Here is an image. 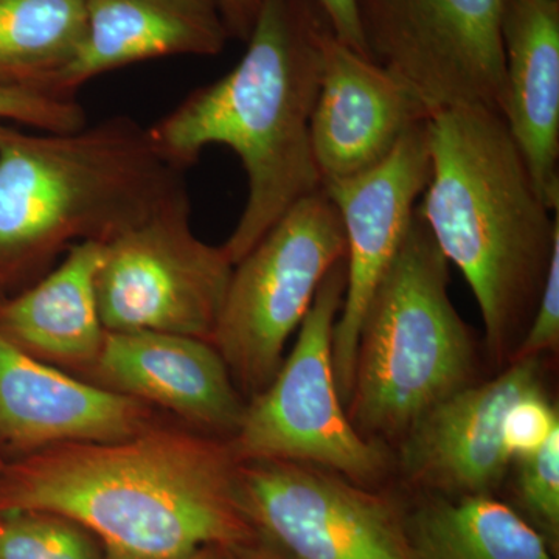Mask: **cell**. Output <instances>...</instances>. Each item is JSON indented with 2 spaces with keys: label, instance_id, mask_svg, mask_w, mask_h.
<instances>
[{
  "label": "cell",
  "instance_id": "6da1fadb",
  "mask_svg": "<svg viewBox=\"0 0 559 559\" xmlns=\"http://www.w3.org/2000/svg\"><path fill=\"white\" fill-rule=\"evenodd\" d=\"M14 511L75 522L100 540L106 559H180L260 536L229 441L159 426L39 450L0 489V513Z\"/></svg>",
  "mask_w": 559,
  "mask_h": 559
},
{
  "label": "cell",
  "instance_id": "7a4b0ae2",
  "mask_svg": "<svg viewBox=\"0 0 559 559\" xmlns=\"http://www.w3.org/2000/svg\"><path fill=\"white\" fill-rule=\"evenodd\" d=\"M329 31L318 0H261L240 62L148 127L165 159L182 171L210 145L237 154L248 201L224 245L234 266L294 204L322 189L311 117Z\"/></svg>",
  "mask_w": 559,
  "mask_h": 559
},
{
  "label": "cell",
  "instance_id": "3957f363",
  "mask_svg": "<svg viewBox=\"0 0 559 559\" xmlns=\"http://www.w3.org/2000/svg\"><path fill=\"white\" fill-rule=\"evenodd\" d=\"M428 139L430 175L417 212L476 297L489 359L506 367L538 307L559 209L540 200L496 110L441 109L429 117Z\"/></svg>",
  "mask_w": 559,
  "mask_h": 559
},
{
  "label": "cell",
  "instance_id": "277c9868",
  "mask_svg": "<svg viewBox=\"0 0 559 559\" xmlns=\"http://www.w3.org/2000/svg\"><path fill=\"white\" fill-rule=\"evenodd\" d=\"M186 189L131 117L38 134L0 121V280L32 274L76 242L105 245Z\"/></svg>",
  "mask_w": 559,
  "mask_h": 559
},
{
  "label": "cell",
  "instance_id": "5b68a950",
  "mask_svg": "<svg viewBox=\"0 0 559 559\" xmlns=\"http://www.w3.org/2000/svg\"><path fill=\"white\" fill-rule=\"evenodd\" d=\"M450 261L417 210L360 323L349 421L389 448L426 412L477 382L476 345L450 299Z\"/></svg>",
  "mask_w": 559,
  "mask_h": 559
},
{
  "label": "cell",
  "instance_id": "8992f818",
  "mask_svg": "<svg viewBox=\"0 0 559 559\" xmlns=\"http://www.w3.org/2000/svg\"><path fill=\"white\" fill-rule=\"evenodd\" d=\"M345 293V260L323 280L296 344L274 380L246 403L229 439L238 462L286 460L340 473L381 489L395 468L389 448L349 421L333 364V330Z\"/></svg>",
  "mask_w": 559,
  "mask_h": 559
},
{
  "label": "cell",
  "instance_id": "52a82bcc",
  "mask_svg": "<svg viewBox=\"0 0 559 559\" xmlns=\"http://www.w3.org/2000/svg\"><path fill=\"white\" fill-rule=\"evenodd\" d=\"M345 255L340 212L320 189L294 204L235 264L210 342L238 390L253 399L271 384L289 337Z\"/></svg>",
  "mask_w": 559,
  "mask_h": 559
},
{
  "label": "cell",
  "instance_id": "ba28073f",
  "mask_svg": "<svg viewBox=\"0 0 559 559\" xmlns=\"http://www.w3.org/2000/svg\"><path fill=\"white\" fill-rule=\"evenodd\" d=\"M103 248L97 296L106 331L212 340L234 263L224 246L194 234L187 189Z\"/></svg>",
  "mask_w": 559,
  "mask_h": 559
},
{
  "label": "cell",
  "instance_id": "9c48e42d",
  "mask_svg": "<svg viewBox=\"0 0 559 559\" xmlns=\"http://www.w3.org/2000/svg\"><path fill=\"white\" fill-rule=\"evenodd\" d=\"M506 0H356L367 53L430 116L481 106L502 116Z\"/></svg>",
  "mask_w": 559,
  "mask_h": 559
},
{
  "label": "cell",
  "instance_id": "30bf717a",
  "mask_svg": "<svg viewBox=\"0 0 559 559\" xmlns=\"http://www.w3.org/2000/svg\"><path fill=\"white\" fill-rule=\"evenodd\" d=\"M250 520L293 559H411L404 498L310 463H240Z\"/></svg>",
  "mask_w": 559,
  "mask_h": 559
},
{
  "label": "cell",
  "instance_id": "8fae6325",
  "mask_svg": "<svg viewBox=\"0 0 559 559\" xmlns=\"http://www.w3.org/2000/svg\"><path fill=\"white\" fill-rule=\"evenodd\" d=\"M429 175L425 121L407 132L370 170L322 186L340 212L347 242L344 300L333 330L334 373L345 409L352 393L360 323L378 283L403 245Z\"/></svg>",
  "mask_w": 559,
  "mask_h": 559
},
{
  "label": "cell",
  "instance_id": "7c38bea8",
  "mask_svg": "<svg viewBox=\"0 0 559 559\" xmlns=\"http://www.w3.org/2000/svg\"><path fill=\"white\" fill-rule=\"evenodd\" d=\"M544 388L543 358L511 360L426 412L399 441L393 465L415 495L498 496L513 459L503 421L522 396Z\"/></svg>",
  "mask_w": 559,
  "mask_h": 559
},
{
  "label": "cell",
  "instance_id": "4fadbf2b",
  "mask_svg": "<svg viewBox=\"0 0 559 559\" xmlns=\"http://www.w3.org/2000/svg\"><path fill=\"white\" fill-rule=\"evenodd\" d=\"M430 117L399 79L326 32L311 117V150L323 183L370 170Z\"/></svg>",
  "mask_w": 559,
  "mask_h": 559
},
{
  "label": "cell",
  "instance_id": "5bb4252c",
  "mask_svg": "<svg viewBox=\"0 0 559 559\" xmlns=\"http://www.w3.org/2000/svg\"><path fill=\"white\" fill-rule=\"evenodd\" d=\"M154 426L143 401L69 377L0 334V439L44 450L130 439Z\"/></svg>",
  "mask_w": 559,
  "mask_h": 559
},
{
  "label": "cell",
  "instance_id": "9a60e30c",
  "mask_svg": "<svg viewBox=\"0 0 559 559\" xmlns=\"http://www.w3.org/2000/svg\"><path fill=\"white\" fill-rule=\"evenodd\" d=\"M106 388L231 437L246 403L212 342L159 331H106L94 362Z\"/></svg>",
  "mask_w": 559,
  "mask_h": 559
},
{
  "label": "cell",
  "instance_id": "2e32d148",
  "mask_svg": "<svg viewBox=\"0 0 559 559\" xmlns=\"http://www.w3.org/2000/svg\"><path fill=\"white\" fill-rule=\"evenodd\" d=\"M502 117L540 200L559 209V0H506Z\"/></svg>",
  "mask_w": 559,
  "mask_h": 559
},
{
  "label": "cell",
  "instance_id": "e0dca14e",
  "mask_svg": "<svg viewBox=\"0 0 559 559\" xmlns=\"http://www.w3.org/2000/svg\"><path fill=\"white\" fill-rule=\"evenodd\" d=\"M230 39L216 0H87L86 35L53 94L75 98L87 81L167 57H216Z\"/></svg>",
  "mask_w": 559,
  "mask_h": 559
},
{
  "label": "cell",
  "instance_id": "ac0fdd59",
  "mask_svg": "<svg viewBox=\"0 0 559 559\" xmlns=\"http://www.w3.org/2000/svg\"><path fill=\"white\" fill-rule=\"evenodd\" d=\"M103 252L98 241L70 246L57 267L0 304V334L31 355L94 366L106 336L97 296Z\"/></svg>",
  "mask_w": 559,
  "mask_h": 559
},
{
  "label": "cell",
  "instance_id": "d6986e66",
  "mask_svg": "<svg viewBox=\"0 0 559 559\" xmlns=\"http://www.w3.org/2000/svg\"><path fill=\"white\" fill-rule=\"evenodd\" d=\"M412 495L404 499L411 559H558L498 496Z\"/></svg>",
  "mask_w": 559,
  "mask_h": 559
},
{
  "label": "cell",
  "instance_id": "ffe728a7",
  "mask_svg": "<svg viewBox=\"0 0 559 559\" xmlns=\"http://www.w3.org/2000/svg\"><path fill=\"white\" fill-rule=\"evenodd\" d=\"M86 13L87 0H0V86L55 95L83 44Z\"/></svg>",
  "mask_w": 559,
  "mask_h": 559
},
{
  "label": "cell",
  "instance_id": "44dd1931",
  "mask_svg": "<svg viewBox=\"0 0 559 559\" xmlns=\"http://www.w3.org/2000/svg\"><path fill=\"white\" fill-rule=\"evenodd\" d=\"M0 559H105L87 530L57 514L2 513Z\"/></svg>",
  "mask_w": 559,
  "mask_h": 559
},
{
  "label": "cell",
  "instance_id": "7402d4cb",
  "mask_svg": "<svg viewBox=\"0 0 559 559\" xmlns=\"http://www.w3.org/2000/svg\"><path fill=\"white\" fill-rule=\"evenodd\" d=\"M507 503L559 555V430L533 454L511 463Z\"/></svg>",
  "mask_w": 559,
  "mask_h": 559
},
{
  "label": "cell",
  "instance_id": "603a6c76",
  "mask_svg": "<svg viewBox=\"0 0 559 559\" xmlns=\"http://www.w3.org/2000/svg\"><path fill=\"white\" fill-rule=\"evenodd\" d=\"M0 121L46 132L75 131L87 124L86 112L76 98L5 86H0Z\"/></svg>",
  "mask_w": 559,
  "mask_h": 559
},
{
  "label": "cell",
  "instance_id": "cb8c5ba5",
  "mask_svg": "<svg viewBox=\"0 0 559 559\" xmlns=\"http://www.w3.org/2000/svg\"><path fill=\"white\" fill-rule=\"evenodd\" d=\"M559 430V414L546 388L533 390L510 407L503 421V443L511 459L524 457L544 447Z\"/></svg>",
  "mask_w": 559,
  "mask_h": 559
},
{
  "label": "cell",
  "instance_id": "d4e9b609",
  "mask_svg": "<svg viewBox=\"0 0 559 559\" xmlns=\"http://www.w3.org/2000/svg\"><path fill=\"white\" fill-rule=\"evenodd\" d=\"M559 347V241L544 280L538 307L530 322L527 333L514 349L511 360L543 358L544 355L558 352ZM509 362V364H510Z\"/></svg>",
  "mask_w": 559,
  "mask_h": 559
},
{
  "label": "cell",
  "instance_id": "484cf974",
  "mask_svg": "<svg viewBox=\"0 0 559 559\" xmlns=\"http://www.w3.org/2000/svg\"><path fill=\"white\" fill-rule=\"evenodd\" d=\"M329 20L331 32L349 49L370 58L364 43L356 0H318Z\"/></svg>",
  "mask_w": 559,
  "mask_h": 559
},
{
  "label": "cell",
  "instance_id": "4316f807",
  "mask_svg": "<svg viewBox=\"0 0 559 559\" xmlns=\"http://www.w3.org/2000/svg\"><path fill=\"white\" fill-rule=\"evenodd\" d=\"M230 38L248 40L259 16L261 0H216Z\"/></svg>",
  "mask_w": 559,
  "mask_h": 559
},
{
  "label": "cell",
  "instance_id": "83f0119b",
  "mask_svg": "<svg viewBox=\"0 0 559 559\" xmlns=\"http://www.w3.org/2000/svg\"><path fill=\"white\" fill-rule=\"evenodd\" d=\"M224 559H293L274 540L260 533L259 538L226 550Z\"/></svg>",
  "mask_w": 559,
  "mask_h": 559
},
{
  "label": "cell",
  "instance_id": "f1b7e54d",
  "mask_svg": "<svg viewBox=\"0 0 559 559\" xmlns=\"http://www.w3.org/2000/svg\"><path fill=\"white\" fill-rule=\"evenodd\" d=\"M226 558V549L221 547H202L193 551V554L187 555V557L180 559H224Z\"/></svg>",
  "mask_w": 559,
  "mask_h": 559
}]
</instances>
